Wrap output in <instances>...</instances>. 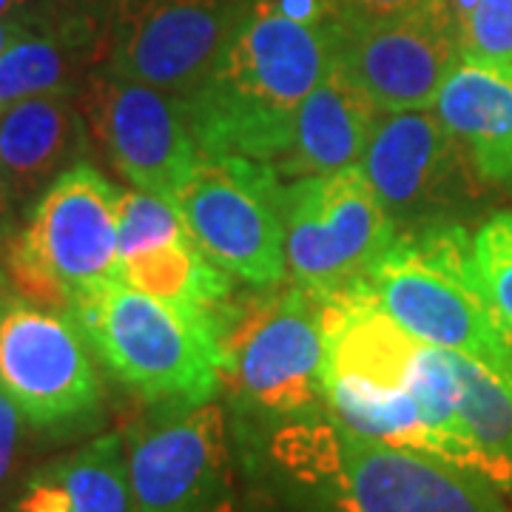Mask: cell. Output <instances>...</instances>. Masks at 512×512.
I'll use <instances>...</instances> for the list:
<instances>
[{"instance_id": "1", "label": "cell", "mask_w": 512, "mask_h": 512, "mask_svg": "<svg viewBox=\"0 0 512 512\" xmlns=\"http://www.w3.org/2000/svg\"><path fill=\"white\" fill-rule=\"evenodd\" d=\"M339 43V15L299 18L279 0H254L217 66L185 100L200 151L276 163L291 146L299 106L333 69Z\"/></svg>"}, {"instance_id": "2", "label": "cell", "mask_w": 512, "mask_h": 512, "mask_svg": "<svg viewBox=\"0 0 512 512\" xmlns=\"http://www.w3.org/2000/svg\"><path fill=\"white\" fill-rule=\"evenodd\" d=\"M268 456L325 512H507L504 490L447 458L348 430L328 410L271 430Z\"/></svg>"}, {"instance_id": "3", "label": "cell", "mask_w": 512, "mask_h": 512, "mask_svg": "<svg viewBox=\"0 0 512 512\" xmlns=\"http://www.w3.org/2000/svg\"><path fill=\"white\" fill-rule=\"evenodd\" d=\"M100 367L146 407H200L222 390L220 328L126 282L69 308Z\"/></svg>"}, {"instance_id": "4", "label": "cell", "mask_w": 512, "mask_h": 512, "mask_svg": "<svg viewBox=\"0 0 512 512\" xmlns=\"http://www.w3.org/2000/svg\"><path fill=\"white\" fill-rule=\"evenodd\" d=\"M325 305L296 282L231 305L222 325V387L239 416L265 430L311 419L325 402Z\"/></svg>"}, {"instance_id": "5", "label": "cell", "mask_w": 512, "mask_h": 512, "mask_svg": "<svg viewBox=\"0 0 512 512\" xmlns=\"http://www.w3.org/2000/svg\"><path fill=\"white\" fill-rule=\"evenodd\" d=\"M120 202L123 191L89 160L63 171L0 254L12 291L66 313L77 299L123 282Z\"/></svg>"}, {"instance_id": "6", "label": "cell", "mask_w": 512, "mask_h": 512, "mask_svg": "<svg viewBox=\"0 0 512 512\" xmlns=\"http://www.w3.org/2000/svg\"><path fill=\"white\" fill-rule=\"evenodd\" d=\"M362 291L419 342L473 356L512 382V345L478 291L461 222L399 234Z\"/></svg>"}, {"instance_id": "7", "label": "cell", "mask_w": 512, "mask_h": 512, "mask_svg": "<svg viewBox=\"0 0 512 512\" xmlns=\"http://www.w3.org/2000/svg\"><path fill=\"white\" fill-rule=\"evenodd\" d=\"M103 367L69 313L9 293L0 302V390L46 439L92 436L106 416Z\"/></svg>"}, {"instance_id": "8", "label": "cell", "mask_w": 512, "mask_h": 512, "mask_svg": "<svg viewBox=\"0 0 512 512\" xmlns=\"http://www.w3.org/2000/svg\"><path fill=\"white\" fill-rule=\"evenodd\" d=\"M282 220L288 279L322 299L359 291L399 239L362 165L288 180L282 185Z\"/></svg>"}, {"instance_id": "9", "label": "cell", "mask_w": 512, "mask_h": 512, "mask_svg": "<svg viewBox=\"0 0 512 512\" xmlns=\"http://www.w3.org/2000/svg\"><path fill=\"white\" fill-rule=\"evenodd\" d=\"M282 185L271 163L202 151L174 205L202 254L262 291L288 279Z\"/></svg>"}, {"instance_id": "10", "label": "cell", "mask_w": 512, "mask_h": 512, "mask_svg": "<svg viewBox=\"0 0 512 512\" xmlns=\"http://www.w3.org/2000/svg\"><path fill=\"white\" fill-rule=\"evenodd\" d=\"M134 512H234V476L225 413L148 407L126 430Z\"/></svg>"}, {"instance_id": "11", "label": "cell", "mask_w": 512, "mask_h": 512, "mask_svg": "<svg viewBox=\"0 0 512 512\" xmlns=\"http://www.w3.org/2000/svg\"><path fill=\"white\" fill-rule=\"evenodd\" d=\"M251 6L254 0H117L100 66L188 100Z\"/></svg>"}, {"instance_id": "12", "label": "cell", "mask_w": 512, "mask_h": 512, "mask_svg": "<svg viewBox=\"0 0 512 512\" xmlns=\"http://www.w3.org/2000/svg\"><path fill=\"white\" fill-rule=\"evenodd\" d=\"M77 103L111 168L131 188L174 200L202 154L183 97L94 66Z\"/></svg>"}, {"instance_id": "13", "label": "cell", "mask_w": 512, "mask_h": 512, "mask_svg": "<svg viewBox=\"0 0 512 512\" xmlns=\"http://www.w3.org/2000/svg\"><path fill=\"white\" fill-rule=\"evenodd\" d=\"M359 165L399 234L458 222L473 174L436 109L379 114Z\"/></svg>"}, {"instance_id": "14", "label": "cell", "mask_w": 512, "mask_h": 512, "mask_svg": "<svg viewBox=\"0 0 512 512\" xmlns=\"http://www.w3.org/2000/svg\"><path fill=\"white\" fill-rule=\"evenodd\" d=\"M461 63L447 0H424L399 18L342 29L336 66L379 114L433 109Z\"/></svg>"}, {"instance_id": "15", "label": "cell", "mask_w": 512, "mask_h": 512, "mask_svg": "<svg viewBox=\"0 0 512 512\" xmlns=\"http://www.w3.org/2000/svg\"><path fill=\"white\" fill-rule=\"evenodd\" d=\"M89 151L92 131L77 97H32L0 111V168L20 214Z\"/></svg>"}, {"instance_id": "16", "label": "cell", "mask_w": 512, "mask_h": 512, "mask_svg": "<svg viewBox=\"0 0 512 512\" xmlns=\"http://www.w3.org/2000/svg\"><path fill=\"white\" fill-rule=\"evenodd\" d=\"M436 114L456 137L476 180L512 200V72L458 63L436 97Z\"/></svg>"}, {"instance_id": "17", "label": "cell", "mask_w": 512, "mask_h": 512, "mask_svg": "<svg viewBox=\"0 0 512 512\" xmlns=\"http://www.w3.org/2000/svg\"><path fill=\"white\" fill-rule=\"evenodd\" d=\"M376 120V106L333 63L328 77L296 111L288 151L271 165L285 180L359 165Z\"/></svg>"}, {"instance_id": "18", "label": "cell", "mask_w": 512, "mask_h": 512, "mask_svg": "<svg viewBox=\"0 0 512 512\" xmlns=\"http://www.w3.org/2000/svg\"><path fill=\"white\" fill-rule=\"evenodd\" d=\"M12 512H134L123 433H103L26 478Z\"/></svg>"}, {"instance_id": "19", "label": "cell", "mask_w": 512, "mask_h": 512, "mask_svg": "<svg viewBox=\"0 0 512 512\" xmlns=\"http://www.w3.org/2000/svg\"><path fill=\"white\" fill-rule=\"evenodd\" d=\"M123 282L180 311L214 322L220 336L234 305V276L202 254L188 231L126 256Z\"/></svg>"}, {"instance_id": "20", "label": "cell", "mask_w": 512, "mask_h": 512, "mask_svg": "<svg viewBox=\"0 0 512 512\" xmlns=\"http://www.w3.org/2000/svg\"><path fill=\"white\" fill-rule=\"evenodd\" d=\"M100 52L66 32H29L0 55V111L32 100L69 94L77 97Z\"/></svg>"}, {"instance_id": "21", "label": "cell", "mask_w": 512, "mask_h": 512, "mask_svg": "<svg viewBox=\"0 0 512 512\" xmlns=\"http://www.w3.org/2000/svg\"><path fill=\"white\" fill-rule=\"evenodd\" d=\"M458 410L501 490H512V382L473 356L450 350Z\"/></svg>"}, {"instance_id": "22", "label": "cell", "mask_w": 512, "mask_h": 512, "mask_svg": "<svg viewBox=\"0 0 512 512\" xmlns=\"http://www.w3.org/2000/svg\"><path fill=\"white\" fill-rule=\"evenodd\" d=\"M473 276L512 345V211L495 214L476 231Z\"/></svg>"}, {"instance_id": "23", "label": "cell", "mask_w": 512, "mask_h": 512, "mask_svg": "<svg viewBox=\"0 0 512 512\" xmlns=\"http://www.w3.org/2000/svg\"><path fill=\"white\" fill-rule=\"evenodd\" d=\"M464 63L512 69V0H473L456 18Z\"/></svg>"}, {"instance_id": "24", "label": "cell", "mask_w": 512, "mask_h": 512, "mask_svg": "<svg viewBox=\"0 0 512 512\" xmlns=\"http://www.w3.org/2000/svg\"><path fill=\"white\" fill-rule=\"evenodd\" d=\"M183 231L188 228H185L183 214L174 205V200L151 194V191H140V188L123 191L120 231H117L120 259L137 254L143 248H151V245H160Z\"/></svg>"}, {"instance_id": "25", "label": "cell", "mask_w": 512, "mask_h": 512, "mask_svg": "<svg viewBox=\"0 0 512 512\" xmlns=\"http://www.w3.org/2000/svg\"><path fill=\"white\" fill-rule=\"evenodd\" d=\"M55 29L92 43L103 60V40L109 32V20L117 0H49Z\"/></svg>"}, {"instance_id": "26", "label": "cell", "mask_w": 512, "mask_h": 512, "mask_svg": "<svg viewBox=\"0 0 512 512\" xmlns=\"http://www.w3.org/2000/svg\"><path fill=\"white\" fill-rule=\"evenodd\" d=\"M336 15L342 29H356V26H370L379 20L399 18L404 12L421 6L424 0H333Z\"/></svg>"}, {"instance_id": "27", "label": "cell", "mask_w": 512, "mask_h": 512, "mask_svg": "<svg viewBox=\"0 0 512 512\" xmlns=\"http://www.w3.org/2000/svg\"><path fill=\"white\" fill-rule=\"evenodd\" d=\"M23 424H26V421L20 416L18 404L12 402V399L0 390V487L12 478V473H15Z\"/></svg>"}, {"instance_id": "28", "label": "cell", "mask_w": 512, "mask_h": 512, "mask_svg": "<svg viewBox=\"0 0 512 512\" xmlns=\"http://www.w3.org/2000/svg\"><path fill=\"white\" fill-rule=\"evenodd\" d=\"M0 18L18 20L37 32H57L49 0H0Z\"/></svg>"}, {"instance_id": "29", "label": "cell", "mask_w": 512, "mask_h": 512, "mask_svg": "<svg viewBox=\"0 0 512 512\" xmlns=\"http://www.w3.org/2000/svg\"><path fill=\"white\" fill-rule=\"evenodd\" d=\"M20 211L15 200H12V191L6 185V177H3V168H0V254L6 251L9 239L15 237L20 231Z\"/></svg>"}, {"instance_id": "30", "label": "cell", "mask_w": 512, "mask_h": 512, "mask_svg": "<svg viewBox=\"0 0 512 512\" xmlns=\"http://www.w3.org/2000/svg\"><path fill=\"white\" fill-rule=\"evenodd\" d=\"M29 32H37V29H29V26L18 23V20L0 18V55H3L12 43H18L20 37L29 35Z\"/></svg>"}, {"instance_id": "31", "label": "cell", "mask_w": 512, "mask_h": 512, "mask_svg": "<svg viewBox=\"0 0 512 512\" xmlns=\"http://www.w3.org/2000/svg\"><path fill=\"white\" fill-rule=\"evenodd\" d=\"M12 291V282H9V274H6V268H3V262H0V299H6Z\"/></svg>"}, {"instance_id": "32", "label": "cell", "mask_w": 512, "mask_h": 512, "mask_svg": "<svg viewBox=\"0 0 512 512\" xmlns=\"http://www.w3.org/2000/svg\"><path fill=\"white\" fill-rule=\"evenodd\" d=\"M0 302H3V299H0Z\"/></svg>"}, {"instance_id": "33", "label": "cell", "mask_w": 512, "mask_h": 512, "mask_svg": "<svg viewBox=\"0 0 512 512\" xmlns=\"http://www.w3.org/2000/svg\"><path fill=\"white\" fill-rule=\"evenodd\" d=\"M510 72H512V69H510Z\"/></svg>"}]
</instances>
